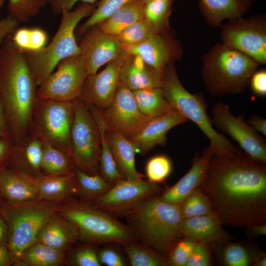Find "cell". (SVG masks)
Here are the masks:
<instances>
[{"instance_id":"obj_1","label":"cell","mask_w":266,"mask_h":266,"mask_svg":"<svg viewBox=\"0 0 266 266\" xmlns=\"http://www.w3.org/2000/svg\"><path fill=\"white\" fill-rule=\"evenodd\" d=\"M223 225L266 224V166L239 149L211 159L200 186Z\"/></svg>"},{"instance_id":"obj_2","label":"cell","mask_w":266,"mask_h":266,"mask_svg":"<svg viewBox=\"0 0 266 266\" xmlns=\"http://www.w3.org/2000/svg\"><path fill=\"white\" fill-rule=\"evenodd\" d=\"M36 87L24 51L7 36L0 44V100L8 131L17 140L32 123Z\"/></svg>"},{"instance_id":"obj_3","label":"cell","mask_w":266,"mask_h":266,"mask_svg":"<svg viewBox=\"0 0 266 266\" xmlns=\"http://www.w3.org/2000/svg\"><path fill=\"white\" fill-rule=\"evenodd\" d=\"M121 216L125 218L137 240L167 257L174 244L183 237L179 231L182 221L179 204L165 202L154 195Z\"/></svg>"},{"instance_id":"obj_4","label":"cell","mask_w":266,"mask_h":266,"mask_svg":"<svg viewBox=\"0 0 266 266\" xmlns=\"http://www.w3.org/2000/svg\"><path fill=\"white\" fill-rule=\"evenodd\" d=\"M202 61L201 75L205 87L214 96L243 92L260 65L222 42L210 48Z\"/></svg>"},{"instance_id":"obj_5","label":"cell","mask_w":266,"mask_h":266,"mask_svg":"<svg viewBox=\"0 0 266 266\" xmlns=\"http://www.w3.org/2000/svg\"><path fill=\"white\" fill-rule=\"evenodd\" d=\"M96 4L81 2L74 9H64L59 28L48 45L33 52H24L27 62L36 87L53 72L64 59L80 53L75 31L83 19L94 11Z\"/></svg>"},{"instance_id":"obj_6","label":"cell","mask_w":266,"mask_h":266,"mask_svg":"<svg viewBox=\"0 0 266 266\" xmlns=\"http://www.w3.org/2000/svg\"><path fill=\"white\" fill-rule=\"evenodd\" d=\"M161 88L165 99L173 109L196 124L208 138V147L213 156H225L239 149L214 129L207 114L204 97L201 94H193L183 87L178 77L174 62L164 70Z\"/></svg>"},{"instance_id":"obj_7","label":"cell","mask_w":266,"mask_h":266,"mask_svg":"<svg viewBox=\"0 0 266 266\" xmlns=\"http://www.w3.org/2000/svg\"><path fill=\"white\" fill-rule=\"evenodd\" d=\"M53 203L35 200L20 203H0V214L9 230L8 247L16 264L24 251L33 243L40 229L57 213Z\"/></svg>"},{"instance_id":"obj_8","label":"cell","mask_w":266,"mask_h":266,"mask_svg":"<svg viewBox=\"0 0 266 266\" xmlns=\"http://www.w3.org/2000/svg\"><path fill=\"white\" fill-rule=\"evenodd\" d=\"M58 212L77 227L83 240L125 244L137 240L127 225L93 205L72 203L58 208Z\"/></svg>"},{"instance_id":"obj_9","label":"cell","mask_w":266,"mask_h":266,"mask_svg":"<svg viewBox=\"0 0 266 266\" xmlns=\"http://www.w3.org/2000/svg\"><path fill=\"white\" fill-rule=\"evenodd\" d=\"M73 102L71 158L79 169L91 175L100 174V138L97 125L87 104L78 98Z\"/></svg>"},{"instance_id":"obj_10","label":"cell","mask_w":266,"mask_h":266,"mask_svg":"<svg viewBox=\"0 0 266 266\" xmlns=\"http://www.w3.org/2000/svg\"><path fill=\"white\" fill-rule=\"evenodd\" d=\"M34 108L36 129L42 140L50 143L71 158L73 101L37 99Z\"/></svg>"},{"instance_id":"obj_11","label":"cell","mask_w":266,"mask_h":266,"mask_svg":"<svg viewBox=\"0 0 266 266\" xmlns=\"http://www.w3.org/2000/svg\"><path fill=\"white\" fill-rule=\"evenodd\" d=\"M221 27L222 43L248 56L259 64H266L265 15L230 19Z\"/></svg>"},{"instance_id":"obj_12","label":"cell","mask_w":266,"mask_h":266,"mask_svg":"<svg viewBox=\"0 0 266 266\" xmlns=\"http://www.w3.org/2000/svg\"><path fill=\"white\" fill-rule=\"evenodd\" d=\"M56 68L38 86L37 99L73 101L79 98L88 76L84 56L80 53L64 59Z\"/></svg>"},{"instance_id":"obj_13","label":"cell","mask_w":266,"mask_h":266,"mask_svg":"<svg viewBox=\"0 0 266 266\" xmlns=\"http://www.w3.org/2000/svg\"><path fill=\"white\" fill-rule=\"evenodd\" d=\"M211 122L237 142L244 152L253 159L266 163V144L246 121L233 115L229 106L222 101L215 102L211 109Z\"/></svg>"},{"instance_id":"obj_14","label":"cell","mask_w":266,"mask_h":266,"mask_svg":"<svg viewBox=\"0 0 266 266\" xmlns=\"http://www.w3.org/2000/svg\"><path fill=\"white\" fill-rule=\"evenodd\" d=\"M159 190L156 183L143 179H121L103 195L93 200V205L113 216H121Z\"/></svg>"},{"instance_id":"obj_15","label":"cell","mask_w":266,"mask_h":266,"mask_svg":"<svg viewBox=\"0 0 266 266\" xmlns=\"http://www.w3.org/2000/svg\"><path fill=\"white\" fill-rule=\"evenodd\" d=\"M127 55V53L122 48L102 71L88 75L78 99L100 110L108 107L121 83L120 70Z\"/></svg>"},{"instance_id":"obj_16","label":"cell","mask_w":266,"mask_h":266,"mask_svg":"<svg viewBox=\"0 0 266 266\" xmlns=\"http://www.w3.org/2000/svg\"><path fill=\"white\" fill-rule=\"evenodd\" d=\"M100 112L108 128L129 139L151 119L139 111L132 91L121 83L111 104Z\"/></svg>"},{"instance_id":"obj_17","label":"cell","mask_w":266,"mask_h":266,"mask_svg":"<svg viewBox=\"0 0 266 266\" xmlns=\"http://www.w3.org/2000/svg\"><path fill=\"white\" fill-rule=\"evenodd\" d=\"M81 36L78 45L86 61L88 75L97 73L122 49L115 36L104 33L97 25L88 29Z\"/></svg>"},{"instance_id":"obj_18","label":"cell","mask_w":266,"mask_h":266,"mask_svg":"<svg viewBox=\"0 0 266 266\" xmlns=\"http://www.w3.org/2000/svg\"><path fill=\"white\" fill-rule=\"evenodd\" d=\"M122 47L128 54L139 56L147 65L163 71L182 54L180 46L169 32H154L138 44Z\"/></svg>"},{"instance_id":"obj_19","label":"cell","mask_w":266,"mask_h":266,"mask_svg":"<svg viewBox=\"0 0 266 266\" xmlns=\"http://www.w3.org/2000/svg\"><path fill=\"white\" fill-rule=\"evenodd\" d=\"M188 121L183 115L174 110L150 119L129 139L135 146L137 152L145 155L157 145L165 146L168 132Z\"/></svg>"},{"instance_id":"obj_20","label":"cell","mask_w":266,"mask_h":266,"mask_svg":"<svg viewBox=\"0 0 266 266\" xmlns=\"http://www.w3.org/2000/svg\"><path fill=\"white\" fill-rule=\"evenodd\" d=\"M213 153L208 146L202 154L195 156L189 170L174 185L169 187L159 197L165 202L180 204L194 190L203 182Z\"/></svg>"},{"instance_id":"obj_21","label":"cell","mask_w":266,"mask_h":266,"mask_svg":"<svg viewBox=\"0 0 266 266\" xmlns=\"http://www.w3.org/2000/svg\"><path fill=\"white\" fill-rule=\"evenodd\" d=\"M0 198L2 202L11 204L37 200L35 179L18 170L0 167Z\"/></svg>"},{"instance_id":"obj_22","label":"cell","mask_w":266,"mask_h":266,"mask_svg":"<svg viewBox=\"0 0 266 266\" xmlns=\"http://www.w3.org/2000/svg\"><path fill=\"white\" fill-rule=\"evenodd\" d=\"M164 71L145 63L139 56L127 53L120 70L121 83L131 91L161 88Z\"/></svg>"},{"instance_id":"obj_23","label":"cell","mask_w":266,"mask_h":266,"mask_svg":"<svg viewBox=\"0 0 266 266\" xmlns=\"http://www.w3.org/2000/svg\"><path fill=\"white\" fill-rule=\"evenodd\" d=\"M213 214L182 219L179 231L182 236L203 241L209 245L219 244L232 239Z\"/></svg>"},{"instance_id":"obj_24","label":"cell","mask_w":266,"mask_h":266,"mask_svg":"<svg viewBox=\"0 0 266 266\" xmlns=\"http://www.w3.org/2000/svg\"><path fill=\"white\" fill-rule=\"evenodd\" d=\"M79 237L77 227L56 213L42 226L34 242H41L64 251L74 244Z\"/></svg>"},{"instance_id":"obj_25","label":"cell","mask_w":266,"mask_h":266,"mask_svg":"<svg viewBox=\"0 0 266 266\" xmlns=\"http://www.w3.org/2000/svg\"><path fill=\"white\" fill-rule=\"evenodd\" d=\"M105 136L123 177L131 181L142 180L135 166V154L137 151L134 144L129 138L107 126Z\"/></svg>"},{"instance_id":"obj_26","label":"cell","mask_w":266,"mask_h":266,"mask_svg":"<svg viewBox=\"0 0 266 266\" xmlns=\"http://www.w3.org/2000/svg\"><path fill=\"white\" fill-rule=\"evenodd\" d=\"M251 4L245 0H200L199 7L205 22L213 27H220L222 22L243 16Z\"/></svg>"},{"instance_id":"obj_27","label":"cell","mask_w":266,"mask_h":266,"mask_svg":"<svg viewBox=\"0 0 266 266\" xmlns=\"http://www.w3.org/2000/svg\"><path fill=\"white\" fill-rule=\"evenodd\" d=\"M37 200L57 201L77 191L74 172L59 175H41L35 179Z\"/></svg>"},{"instance_id":"obj_28","label":"cell","mask_w":266,"mask_h":266,"mask_svg":"<svg viewBox=\"0 0 266 266\" xmlns=\"http://www.w3.org/2000/svg\"><path fill=\"white\" fill-rule=\"evenodd\" d=\"M217 248L219 259L228 266H250L265 253L244 242H226L212 245Z\"/></svg>"},{"instance_id":"obj_29","label":"cell","mask_w":266,"mask_h":266,"mask_svg":"<svg viewBox=\"0 0 266 266\" xmlns=\"http://www.w3.org/2000/svg\"><path fill=\"white\" fill-rule=\"evenodd\" d=\"M145 5L142 0L132 1L96 25L104 33L115 36L144 17Z\"/></svg>"},{"instance_id":"obj_30","label":"cell","mask_w":266,"mask_h":266,"mask_svg":"<svg viewBox=\"0 0 266 266\" xmlns=\"http://www.w3.org/2000/svg\"><path fill=\"white\" fill-rule=\"evenodd\" d=\"M89 110L99 130L100 138V151L99 160L100 174L107 182L114 184L124 179L120 174L111 149L105 136L106 125L100 110L93 105H89Z\"/></svg>"},{"instance_id":"obj_31","label":"cell","mask_w":266,"mask_h":266,"mask_svg":"<svg viewBox=\"0 0 266 266\" xmlns=\"http://www.w3.org/2000/svg\"><path fill=\"white\" fill-rule=\"evenodd\" d=\"M139 111L149 118L165 115L174 110L165 99L162 88L132 91Z\"/></svg>"},{"instance_id":"obj_32","label":"cell","mask_w":266,"mask_h":266,"mask_svg":"<svg viewBox=\"0 0 266 266\" xmlns=\"http://www.w3.org/2000/svg\"><path fill=\"white\" fill-rule=\"evenodd\" d=\"M64 251L34 242L23 252L16 264L32 266H57L64 261Z\"/></svg>"},{"instance_id":"obj_33","label":"cell","mask_w":266,"mask_h":266,"mask_svg":"<svg viewBox=\"0 0 266 266\" xmlns=\"http://www.w3.org/2000/svg\"><path fill=\"white\" fill-rule=\"evenodd\" d=\"M43 152L41 168L50 175H59L72 172V159L50 143L42 141Z\"/></svg>"},{"instance_id":"obj_34","label":"cell","mask_w":266,"mask_h":266,"mask_svg":"<svg viewBox=\"0 0 266 266\" xmlns=\"http://www.w3.org/2000/svg\"><path fill=\"white\" fill-rule=\"evenodd\" d=\"M124 245V251L132 266H169L168 258L146 245L136 241Z\"/></svg>"},{"instance_id":"obj_35","label":"cell","mask_w":266,"mask_h":266,"mask_svg":"<svg viewBox=\"0 0 266 266\" xmlns=\"http://www.w3.org/2000/svg\"><path fill=\"white\" fill-rule=\"evenodd\" d=\"M173 0L153 1L145 3L144 17L156 33L169 32V18L172 10Z\"/></svg>"},{"instance_id":"obj_36","label":"cell","mask_w":266,"mask_h":266,"mask_svg":"<svg viewBox=\"0 0 266 266\" xmlns=\"http://www.w3.org/2000/svg\"><path fill=\"white\" fill-rule=\"evenodd\" d=\"M15 44L24 52H33L44 48L48 41L46 32L39 28H18L10 35Z\"/></svg>"},{"instance_id":"obj_37","label":"cell","mask_w":266,"mask_h":266,"mask_svg":"<svg viewBox=\"0 0 266 266\" xmlns=\"http://www.w3.org/2000/svg\"><path fill=\"white\" fill-rule=\"evenodd\" d=\"M75 174L79 191L86 198L95 199L107 192L114 185L106 181L100 174H89L76 169Z\"/></svg>"},{"instance_id":"obj_38","label":"cell","mask_w":266,"mask_h":266,"mask_svg":"<svg viewBox=\"0 0 266 266\" xmlns=\"http://www.w3.org/2000/svg\"><path fill=\"white\" fill-rule=\"evenodd\" d=\"M179 205L182 219L213 214L210 201L200 187L192 192Z\"/></svg>"},{"instance_id":"obj_39","label":"cell","mask_w":266,"mask_h":266,"mask_svg":"<svg viewBox=\"0 0 266 266\" xmlns=\"http://www.w3.org/2000/svg\"><path fill=\"white\" fill-rule=\"evenodd\" d=\"M47 4V0H8V17L19 24L37 15Z\"/></svg>"},{"instance_id":"obj_40","label":"cell","mask_w":266,"mask_h":266,"mask_svg":"<svg viewBox=\"0 0 266 266\" xmlns=\"http://www.w3.org/2000/svg\"><path fill=\"white\" fill-rule=\"evenodd\" d=\"M134 0H99L94 12L78 29L77 34L81 36L90 28L107 19L124 5Z\"/></svg>"},{"instance_id":"obj_41","label":"cell","mask_w":266,"mask_h":266,"mask_svg":"<svg viewBox=\"0 0 266 266\" xmlns=\"http://www.w3.org/2000/svg\"><path fill=\"white\" fill-rule=\"evenodd\" d=\"M155 32L144 17L136 21L115 36L122 47L138 44Z\"/></svg>"},{"instance_id":"obj_42","label":"cell","mask_w":266,"mask_h":266,"mask_svg":"<svg viewBox=\"0 0 266 266\" xmlns=\"http://www.w3.org/2000/svg\"><path fill=\"white\" fill-rule=\"evenodd\" d=\"M172 165L169 159L160 155L151 158L146 166V174L148 181L154 183L164 181L170 174Z\"/></svg>"},{"instance_id":"obj_43","label":"cell","mask_w":266,"mask_h":266,"mask_svg":"<svg viewBox=\"0 0 266 266\" xmlns=\"http://www.w3.org/2000/svg\"><path fill=\"white\" fill-rule=\"evenodd\" d=\"M198 241L183 236L173 245L168 255L169 266H185Z\"/></svg>"},{"instance_id":"obj_44","label":"cell","mask_w":266,"mask_h":266,"mask_svg":"<svg viewBox=\"0 0 266 266\" xmlns=\"http://www.w3.org/2000/svg\"><path fill=\"white\" fill-rule=\"evenodd\" d=\"M209 244L198 241L185 266H209L211 264Z\"/></svg>"},{"instance_id":"obj_45","label":"cell","mask_w":266,"mask_h":266,"mask_svg":"<svg viewBox=\"0 0 266 266\" xmlns=\"http://www.w3.org/2000/svg\"><path fill=\"white\" fill-rule=\"evenodd\" d=\"M43 145L42 141L34 139L26 147V157L30 165L35 170L41 168Z\"/></svg>"},{"instance_id":"obj_46","label":"cell","mask_w":266,"mask_h":266,"mask_svg":"<svg viewBox=\"0 0 266 266\" xmlns=\"http://www.w3.org/2000/svg\"><path fill=\"white\" fill-rule=\"evenodd\" d=\"M73 263L78 266H100L98 256L95 249L91 247L81 249L74 254Z\"/></svg>"},{"instance_id":"obj_47","label":"cell","mask_w":266,"mask_h":266,"mask_svg":"<svg viewBox=\"0 0 266 266\" xmlns=\"http://www.w3.org/2000/svg\"><path fill=\"white\" fill-rule=\"evenodd\" d=\"M99 0H47V3L51 7L53 14L61 15L63 9L70 10L76 2H81L90 4H96Z\"/></svg>"},{"instance_id":"obj_48","label":"cell","mask_w":266,"mask_h":266,"mask_svg":"<svg viewBox=\"0 0 266 266\" xmlns=\"http://www.w3.org/2000/svg\"><path fill=\"white\" fill-rule=\"evenodd\" d=\"M249 83L253 92L260 96L266 95V71H256L251 77Z\"/></svg>"},{"instance_id":"obj_49","label":"cell","mask_w":266,"mask_h":266,"mask_svg":"<svg viewBox=\"0 0 266 266\" xmlns=\"http://www.w3.org/2000/svg\"><path fill=\"white\" fill-rule=\"evenodd\" d=\"M98 258L100 264L108 266H123L125 265L123 260L120 255L113 250L105 249L101 250Z\"/></svg>"},{"instance_id":"obj_50","label":"cell","mask_w":266,"mask_h":266,"mask_svg":"<svg viewBox=\"0 0 266 266\" xmlns=\"http://www.w3.org/2000/svg\"><path fill=\"white\" fill-rule=\"evenodd\" d=\"M11 151L12 146L8 137H0V167L8 160Z\"/></svg>"},{"instance_id":"obj_51","label":"cell","mask_w":266,"mask_h":266,"mask_svg":"<svg viewBox=\"0 0 266 266\" xmlns=\"http://www.w3.org/2000/svg\"><path fill=\"white\" fill-rule=\"evenodd\" d=\"M245 228L247 234L250 238L266 234V224H253Z\"/></svg>"},{"instance_id":"obj_52","label":"cell","mask_w":266,"mask_h":266,"mask_svg":"<svg viewBox=\"0 0 266 266\" xmlns=\"http://www.w3.org/2000/svg\"><path fill=\"white\" fill-rule=\"evenodd\" d=\"M256 132L266 135V120L263 118H253L246 121Z\"/></svg>"},{"instance_id":"obj_53","label":"cell","mask_w":266,"mask_h":266,"mask_svg":"<svg viewBox=\"0 0 266 266\" xmlns=\"http://www.w3.org/2000/svg\"><path fill=\"white\" fill-rule=\"evenodd\" d=\"M13 263L11 253L7 245L0 244V266H7Z\"/></svg>"},{"instance_id":"obj_54","label":"cell","mask_w":266,"mask_h":266,"mask_svg":"<svg viewBox=\"0 0 266 266\" xmlns=\"http://www.w3.org/2000/svg\"><path fill=\"white\" fill-rule=\"evenodd\" d=\"M9 230L7 224L0 214V244H8Z\"/></svg>"},{"instance_id":"obj_55","label":"cell","mask_w":266,"mask_h":266,"mask_svg":"<svg viewBox=\"0 0 266 266\" xmlns=\"http://www.w3.org/2000/svg\"><path fill=\"white\" fill-rule=\"evenodd\" d=\"M3 110L0 108V137H8L9 132Z\"/></svg>"},{"instance_id":"obj_56","label":"cell","mask_w":266,"mask_h":266,"mask_svg":"<svg viewBox=\"0 0 266 266\" xmlns=\"http://www.w3.org/2000/svg\"><path fill=\"white\" fill-rule=\"evenodd\" d=\"M266 266V254L260 257L254 263L253 266Z\"/></svg>"},{"instance_id":"obj_57","label":"cell","mask_w":266,"mask_h":266,"mask_svg":"<svg viewBox=\"0 0 266 266\" xmlns=\"http://www.w3.org/2000/svg\"><path fill=\"white\" fill-rule=\"evenodd\" d=\"M143 2L146 3L147 2H150V1H168L170 0H142Z\"/></svg>"},{"instance_id":"obj_58","label":"cell","mask_w":266,"mask_h":266,"mask_svg":"<svg viewBox=\"0 0 266 266\" xmlns=\"http://www.w3.org/2000/svg\"><path fill=\"white\" fill-rule=\"evenodd\" d=\"M245 0L252 5L253 3L257 1L258 0Z\"/></svg>"},{"instance_id":"obj_59","label":"cell","mask_w":266,"mask_h":266,"mask_svg":"<svg viewBox=\"0 0 266 266\" xmlns=\"http://www.w3.org/2000/svg\"><path fill=\"white\" fill-rule=\"evenodd\" d=\"M3 2H0V9L1 8V7H2V5H3ZM1 41H0V44L1 43Z\"/></svg>"},{"instance_id":"obj_60","label":"cell","mask_w":266,"mask_h":266,"mask_svg":"<svg viewBox=\"0 0 266 266\" xmlns=\"http://www.w3.org/2000/svg\"><path fill=\"white\" fill-rule=\"evenodd\" d=\"M0 2H4V0H0Z\"/></svg>"}]
</instances>
